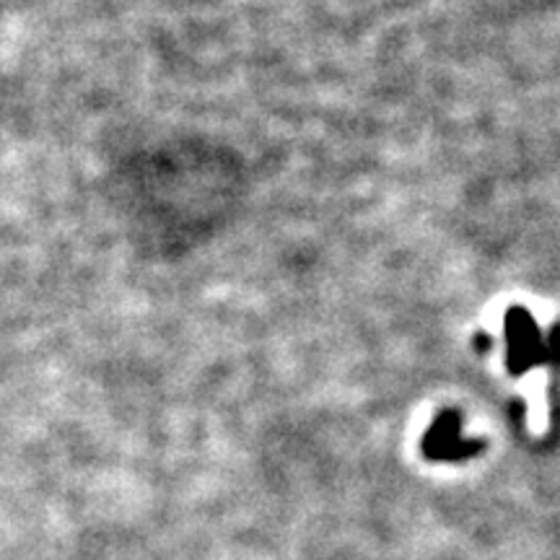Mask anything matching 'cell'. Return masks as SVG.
Segmentation results:
<instances>
[{"instance_id": "1", "label": "cell", "mask_w": 560, "mask_h": 560, "mask_svg": "<svg viewBox=\"0 0 560 560\" xmlns=\"http://www.w3.org/2000/svg\"><path fill=\"white\" fill-rule=\"evenodd\" d=\"M522 389L527 392L529 400V429L535 436H542L548 431V371L535 369L529 371L527 380L522 382Z\"/></svg>"}]
</instances>
